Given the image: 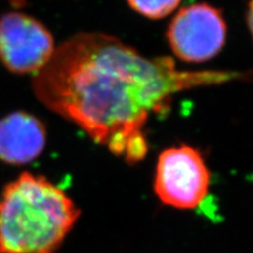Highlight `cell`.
Here are the masks:
<instances>
[{
	"label": "cell",
	"instance_id": "6da1fadb",
	"mask_svg": "<svg viewBox=\"0 0 253 253\" xmlns=\"http://www.w3.org/2000/svg\"><path fill=\"white\" fill-rule=\"evenodd\" d=\"M237 79L243 74L178 71L171 58L148 59L115 37L79 33L54 50L32 86L43 106L135 164L148 153V120L169 112L176 94Z\"/></svg>",
	"mask_w": 253,
	"mask_h": 253
},
{
	"label": "cell",
	"instance_id": "7a4b0ae2",
	"mask_svg": "<svg viewBox=\"0 0 253 253\" xmlns=\"http://www.w3.org/2000/svg\"><path fill=\"white\" fill-rule=\"evenodd\" d=\"M79 217L63 190L21 173L0 196V253H56Z\"/></svg>",
	"mask_w": 253,
	"mask_h": 253
},
{
	"label": "cell",
	"instance_id": "3957f363",
	"mask_svg": "<svg viewBox=\"0 0 253 253\" xmlns=\"http://www.w3.org/2000/svg\"><path fill=\"white\" fill-rule=\"evenodd\" d=\"M210 185V171L201 151L190 145L168 148L157 160L154 189L169 207L190 210L204 201Z\"/></svg>",
	"mask_w": 253,
	"mask_h": 253
},
{
	"label": "cell",
	"instance_id": "277c9868",
	"mask_svg": "<svg viewBox=\"0 0 253 253\" xmlns=\"http://www.w3.org/2000/svg\"><path fill=\"white\" fill-rule=\"evenodd\" d=\"M167 38L178 59L205 62L214 58L225 45L226 24L218 8L209 4H194L175 15Z\"/></svg>",
	"mask_w": 253,
	"mask_h": 253
},
{
	"label": "cell",
	"instance_id": "5b68a950",
	"mask_svg": "<svg viewBox=\"0 0 253 253\" xmlns=\"http://www.w3.org/2000/svg\"><path fill=\"white\" fill-rule=\"evenodd\" d=\"M50 32L31 15L9 12L0 19V61L14 74H37L52 58Z\"/></svg>",
	"mask_w": 253,
	"mask_h": 253
},
{
	"label": "cell",
	"instance_id": "8992f818",
	"mask_svg": "<svg viewBox=\"0 0 253 253\" xmlns=\"http://www.w3.org/2000/svg\"><path fill=\"white\" fill-rule=\"evenodd\" d=\"M46 145V128L36 116L25 112L8 114L0 120V161L30 163Z\"/></svg>",
	"mask_w": 253,
	"mask_h": 253
},
{
	"label": "cell",
	"instance_id": "52a82bcc",
	"mask_svg": "<svg viewBox=\"0 0 253 253\" xmlns=\"http://www.w3.org/2000/svg\"><path fill=\"white\" fill-rule=\"evenodd\" d=\"M179 2L181 0H128V4L134 11L154 20L172 13Z\"/></svg>",
	"mask_w": 253,
	"mask_h": 253
}]
</instances>
